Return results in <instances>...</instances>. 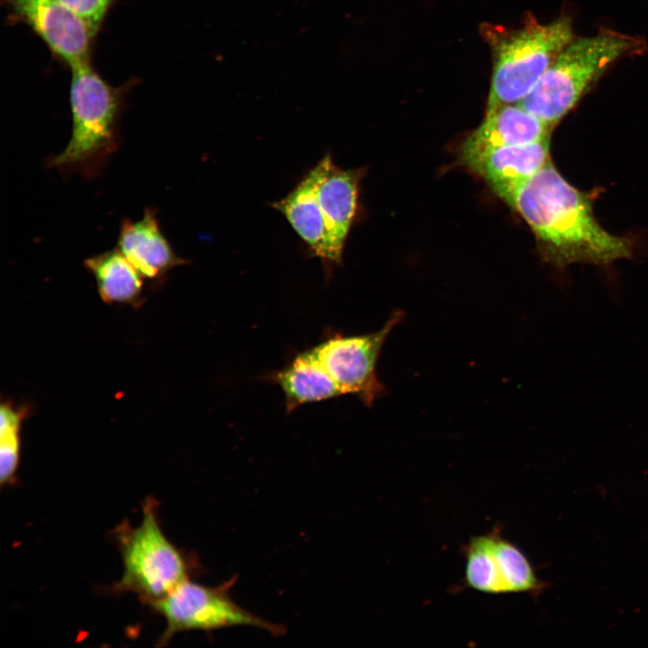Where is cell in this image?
I'll return each instance as SVG.
<instances>
[{
    "instance_id": "277c9868",
    "label": "cell",
    "mask_w": 648,
    "mask_h": 648,
    "mask_svg": "<svg viewBox=\"0 0 648 648\" xmlns=\"http://www.w3.org/2000/svg\"><path fill=\"white\" fill-rule=\"evenodd\" d=\"M642 45L613 31L572 40L519 104L553 128L613 62Z\"/></svg>"
},
{
    "instance_id": "4fadbf2b",
    "label": "cell",
    "mask_w": 648,
    "mask_h": 648,
    "mask_svg": "<svg viewBox=\"0 0 648 648\" xmlns=\"http://www.w3.org/2000/svg\"><path fill=\"white\" fill-rule=\"evenodd\" d=\"M548 138L490 150L471 167L507 203L518 187L549 161Z\"/></svg>"
},
{
    "instance_id": "ba28073f",
    "label": "cell",
    "mask_w": 648,
    "mask_h": 648,
    "mask_svg": "<svg viewBox=\"0 0 648 648\" xmlns=\"http://www.w3.org/2000/svg\"><path fill=\"white\" fill-rule=\"evenodd\" d=\"M464 583L474 590L491 594H537L544 584L537 579L523 552L494 526L485 535L472 537L463 546Z\"/></svg>"
},
{
    "instance_id": "8fae6325",
    "label": "cell",
    "mask_w": 648,
    "mask_h": 648,
    "mask_svg": "<svg viewBox=\"0 0 648 648\" xmlns=\"http://www.w3.org/2000/svg\"><path fill=\"white\" fill-rule=\"evenodd\" d=\"M117 248L140 273L145 281L158 286L174 267L187 263L176 255L163 234L157 211L147 207L137 221L123 219Z\"/></svg>"
},
{
    "instance_id": "5b68a950",
    "label": "cell",
    "mask_w": 648,
    "mask_h": 648,
    "mask_svg": "<svg viewBox=\"0 0 648 648\" xmlns=\"http://www.w3.org/2000/svg\"><path fill=\"white\" fill-rule=\"evenodd\" d=\"M572 36L567 16L549 23L531 19L518 30L492 34L494 62L486 112L501 105L519 104Z\"/></svg>"
},
{
    "instance_id": "8992f818",
    "label": "cell",
    "mask_w": 648,
    "mask_h": 648,
    "mask_svg": "<svg viewBox=\"0 0 648 648\" xmlns=\"http://www.w3.org/2000/svg\"><path fill=\"white\" fill-rule=\"evenodd\" d=\"M235 580L209 587L189 579L150 604L166 621L157 645L165 646L176 634L185 631L211 632L233 626H252L274 635L284 634L283 626L255 615L233 600L230 589Z\"/></svg>"
},
{
    "instance_id": "52a82bcc",
    "label": "cell",
    "mask_w": 648,
    "mask_h": 648,
    "mask_svg": "<svg viewBox=\"0 0 648 648\" xmlns=\"http://www.w3.org/2000/svg\"><path fill=\"white\" fill-rule=\"evenodd\" d=\"M402 316L401 311H394L375 332L352 336L334 333L302 352L338 397L353 394L370 407L384 391L376 374L380 353Z\"/></svg>"
},
{
    "instance_id": "7c38bea8",
    "label": "cell",
    "mask_w": 648,
    "mask_h": 648,
    "mask_svg": "<svg viewBox=\"0 0 648 648\" xmlns=\"http://www.w3.org/2000/svg\"><path fill=\"white\" fill-rule=\"evenodd\" d=\"M360 169L343 170L336 165L318 186L320 208L326 227L323 259L338 265L352 226L358 199Z\"/></svg>"
},
{
    "instance_id": "e0dca14e",
    "label": "cell",
    "mask_w": 648,
    "mask_h": 648,
    "mask_svg": "<svg viewBox=\"0 0 648 648\" xmlns=\"http://www.w3.org/2000/svg\"><path fill=\"white\" fill-rule=\"evenodd\" d=\"M96 32L112 0H58Z\"/></svg>"
},
{
    "instance_id": "9a60e30c",
    "label": "cell",
    "mask_w": 648,
    "mask_h": 648,
    "mask_svg": "<svg viewBox=\"0 0 648 648\" xmlns=\"http://www.w3.org/2000/svg\"><path fill=\"white\" fill-rule=\"evenodd\" d=\"M84 265L106 303L136 308L144 302L145 279L117 247L86 258Z\"/></svg>"
},
{
    "instance_id": "5bb4252c",
    "label": "cell",
    "mask_w": 648,
    "mask_h": 648,
    "mask_svg": "<svg viewBox=\"0 0 648 648\" xmlns=\"http://www.w3.org/2000/svg\"><path fill=\"white\" fill-rule=\"evenodd\" d=\"M334 166L327 154L282 200L272 203L315 256L323 259L326 227L318 199V186Z\"/></svg>"
},
{
    "instance_id": "3957f363",
    "label": "cell",
    "mask_w": 648,
    "mask_h": 648,
    "mask_svg": "<svg viewBox=\"0 0 648 648\" xmlns=\"http://www.w3.org/2000/svg\"><path fill=\"white\" fill-rule=\"evenodd\" d=\"M112 535L123 565L121 579L112 588L114 593H133L149 606L200 568L193 554L184 553L165 535L153 497L145 500L139 526L125 519Z\"/></svg>"
},
{
    "instance_id": "6da1fadb",
    "label": "cell",
    "mask_w": 648,
    "mask_h": 648,
    "mask_svg": "<svg viewBox=\"0 0 648 648\" xmlns=\"http://www.w3.org/2000/svg\"><path fill=\"white\" fill-rule=\"evenodd\" d=\"M509 204L532 229L543 257L556 266L607 265L632 256V240L603 229L588 196L550 160L518 187Z\"/></svg>"
},
{
    "instance_id": "2e32d148",
    "label": "cell",
    "mask_w": 648,
    "mask_h": 648,
    "mask_svg": "<svg viewBox=\"0 0 648 648\" xmlns=\"http://www.w3.org/2000/svg\"><path fill=\"white\" fill-rule=\"evenodd\" d=\"M26 410L14 403L2 402L0 409V483L15 482L21 459V429Z\"/></svg>"
},
{
    "instance_id": "7a4b0ae2",
    "label": "cell",
    "mask_w": 648,
    "mask_h": 648,
    "mask_svg": "<svg viewBox=\"0 0 648 648\" xmlns=\"http://www.w3.org/2000/svg\"><path fill=\"white\" fill-rule=\"evenodd\" d=\"M71 70V137L60 153L46 159V166L89 179L103 172L120 145L122 100L88 62Z\"/></svg>"
},
{
    "instance_id": "30bf717a",
    "label": "cell",
    "mask_w": 648,
    "mask_h": 648,
    "mask_svg": "<svg viewBox=\"0 0 648 648\" xmlns=\"http://www.w3.org/2000/svg\"><path fill=\"white\" fill-rule=\"evenodd\" d=\"M551 129L519 104L501 105L486 112L481 125L466 138L461 147V161L470 168L490 150L544 140Z\"/></svg>"
},
{
    "instance_id": "9c48e42d",
    "label": "cell",
    "mask_w": 648,
    "mask_h": 648,
    "mask_svg": "<svg viewBox=\"0 0 648 648\" xmlns=\"http://www.w3.org/2000/svg\"><path fill=\"white\" fill-rule=\"evenodd\" d=\"M14 13L70 68L88 62L92 28L58 0H9Z\"/></svg>"
}]
</instances>
